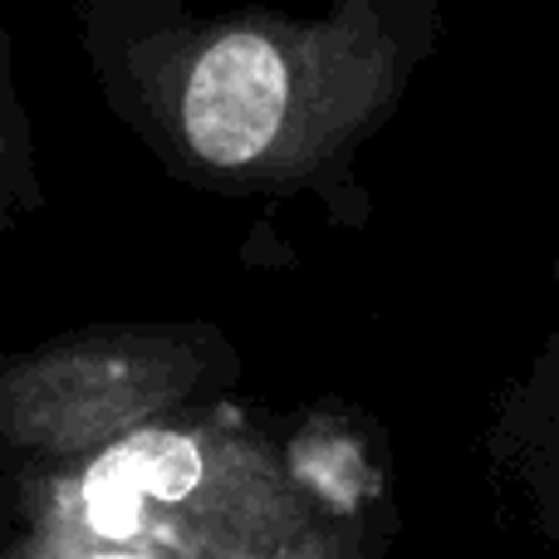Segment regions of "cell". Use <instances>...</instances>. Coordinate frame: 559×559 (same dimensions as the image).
<instances>
[{"mask_svg":"<svg viewBox=\"0 0 559 559\" xmlns=\"http://www.w3.org/2000/svg\"><path fill=\"white\" fill-rule=\"evenodd\" d=\"M285 94L289 74L271 39L251 29L222 35L187 79L182 128L192 153L212 167L255 163L280 133Z\"/></svg>","mask_w":559,"mask_h":559,"instance_id":"obj_1","label":"cell"},{"mask_svg":"<svg viewBox=\"0 0 559 559\" xmlns=\"http://www.w3.org/2000/svg\"><path fill=\"white\" fill-rule=\"evenodd\" d=\"M192 486H202V452L182 432H143L133 442L114 447L88 472V525L98 535H133L143 521V501H182Z\"/></svg>","mask_w":559,"mask_h":559,"instance_id":"obj_2","label":"cell"},{"mask_svg":"<svg viewBox=\"0 0 559 559\" xmlns=\"http://www.w3.org/2000/svg\"><path fill=\"white\" fill-rule=\"evenodd\" d=\"M88 559H143V555H88Z\"/></svg>","mask_w":559,"mask_h":559,"instance_id":"obj_3","label":"cell"}]
</instances>
